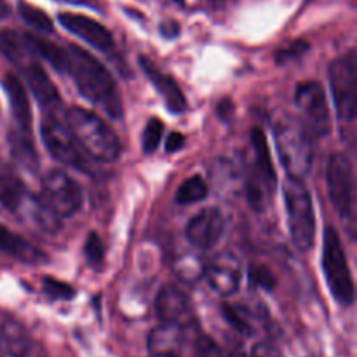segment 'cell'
<instances>
[{"label": "cell", "mask_w": 357, "mask_h": 357, "mask_svg": "<svg viewBox=\"0 0 357 357\" xmlns=\"http://www.w3.org/2000/svg\"><path fill=\"white\" fill-rule=\"evenodd\" d=\"M66 52L68 59L65 72L70 73L79 93L87 101L107 112L112 119H121L122 100L110 72L91 52L77 45H68Z\"/></svg>", "instance_id": "6da1fadb"}, {"label": "cell", "mask_w": 357, "mask_h": 357, "mask_svg": "<svg viewBox=\"0 0 357 357\" xmlns=\"http://www.w3.org/2000/svg\"><path fill=\"white\" fill-rule=\"evenodd\" d=\"M66 124L72 129L80 149L101 162H114L122 152L121 142L114 129L93 112L72 107L66 112Z\"/></svg>", "instance_id": "7a4b0ae2"}, {"label": "cell", "mask_w": 357, "mask_h": 357, "mask_svg": "<svg viewBox=\"0 0 357 357\" xmlns=\"http://www.w3.org/2000/svg\"><path fill=\"white\" fill-rule=\"evenodd\" d=\"M275 146L288 178L302 180L309 174L314 160L312 136L302 122L291 117L279 119L274 126Z\"/></svg>", "instance_id": "3957f363"}, {"label": "cell", "mask_w": 357, "mask_h": 357, "mask_svg": "<svg viewBox=\"0 0 357 357\" xmlns=\"http://www.w3.org/2000/svg\"><path fill=\"white\" fill-rule=\"evenodd\" d=\"M286 215L293 243L302 251H309L316 237V215L310 192L302 180L288 178L284 183Z\"/></svg>", "instance_id": "277c9868"}, {"label": "cell", "mask_w": 357, "mask_h": 357, "mask_svg": "<svg viewBox=\"0 0 357 357\" xmlns=\"http://www.w3.org/2000/svg\"><path fill=\"white\" fill-rule=\"evenodd\" d=\"M323 268L331 295L342 305L354 302V281L345 257L344 244L333 227H326L323 241Z\"/></svg>", "instance_id": "5b68a950"}, {"label": "cell", "mask_w": 357, "mask_h": 357, "mask_svg": "<svg viewBox=\"0 0 357 357\" xmlns=\"http://www.w3.org/2000/svg\"><path fill=\"white\" fill-rule=\"evenodd\" d=\"M330 84L333 94L335 110L342 126H351L356 119L357 108V73L356 52L335 59L330 65Z\"/></svg>", "instance_id": "8992f818"}, {"label": "cell", "mask_w": 357, "mask_h": 357, "mask_svg": "<svg viewBox=\"0 0 357 357\" xmlns=\"http://www.w3.org/2000/svg\"><path fill=\"white\" fill-rule=\"evenodd\" d=\"M42 143L47 149V152L54 157L58 162L72 166L75 169H86V157L84 150L80 149L79 142L73 136L72 129L56 115H44L40 124Z\"/></svg>", "instance_id": "52a82bcc"}, {"label": "cell", "mask_w": 357, "mask_h": 357, "mask_svg": "<svg viewBox=\"0 0 357 357\" xmlns=\"http://www.w3.org/2000/svg\"><path fill=\"white\" fill-rule=\"evenodd\" d=\"M295 103L302 114V124L310 136L324 138L330 132V108L326 93L316 80H307L296 87Z\"/></svg>", "instance_id": "ba28073f"}, {"label": "cell", "mask_w": 357, "mask_h": 357, "mask_svg": "<svg viewBox=\"0 0 357 357\" xmlns=\"http://www.w3.org/2000/svg\"><path fill=\"white\" fill-rule=\"evenodd\" d=\"M42 201L59 218H68L80 209L82 190L65 171L52 169L42 180Z\"/></svg>", "instance_id": "9c48e42d"}, {"label": "cell", "mask_w": 357, "mask_h": 357, "mask_svg": "<svg viewBox=\"0 0 357 357\" xmlns=\"http://www.w3.org/2000/svg\"><path fill=\"white\" fill-rule=\"evenodd\" d=\"M328 195L340 216H349L354 204V173L351 160L342 153H333L326 166Z\"/></svg>", "instance_id": "30bf717a"}, {"label": "cell", "mask_w": 357, "mask_h": 357, "mask_svg": "<svg viewBox=\"0 0 357 357\" xmlns=\"http://www.w3.org/2000/svg\"><path fill=\"white\" fill-rule=\"evenodd\" d=\"M209 288L220 296H232L243 281V264L232 253H222L204 268Z\"/></svg>", "instance_id": "8fae6325"}, {"label": "cell", "mask_w": 357, "mask_h": 357, "mask_svg": "<svg viewBox=\"0 0 357 357\" xmlns=\"http://www.w3.org/2000/svg\"><path fill=\"white\" fill-rule=\"evenodd\" d=\"M225 232V216L218 208H206L188 222L187 239L197 250H211Z\"/></svg>", "instance_id": "7c38bea8"}, {"label": "cell", "mask_w": 357, "mask_h": 357, "mask_svg": "<svg viewBox=\"0 0 357 357\" xmlns=\"http://www.w3.org/2000/svg\"><path fill=\"white\" fill-rule=\"evenodd\" d=\"M157 316L162 323L188 328L195 323V314L187 293L173 284L164 286L155 300Z\"/></svg>", "instance_id": "4fadbf2b"}, {"label": "cell", "mask_w": 357, "mask_h": 357, "mask_svg": "<svg viewBox=\"0 0 357 357\" xmlns=\"http://www.w3.org/2000/svg\"><path fill=\"white\" fill-rule=\"evenodd\" d=\"M58 20L65 30H68L75 37L82 38L84 42L93 45L94 49L107 52L114 47V37H112L110 31L93 17L75 13H61Z\"/></svg>", "instance_id": "5bb4252c"}, {"label": "cell", "mask_w": 357, "mask_h": 357, "mask_svg": "<svg viewBox=\"0 0 357 357\" xmlns=\"http://www.w3.org/2000/svg\"><path fill=\"white\" fill-rule=\"evenodd\" d=\"M139 66H142L143 73L149 77V80L152 82V86L155 87L157 93L160 94V98L166 103L167 110L171 114H183L187 110V98H185L183 91L180 89V86L176 84V80L173 79L167 73L160 72L153 61H150L149 58H139Z\"/></svg>", "instance_id": "9a60e30c"}, {"label": "cell", "mask_w": 357, "mask_h": 357, "mask_svg": "<svg viewBox=\"0 0 357 357\" xmlns=\"http://www.w3.org/2000/svg\"><path fill=\"white\" fill-rule=\"evenodd\" d=\"M0 251L16 258V260L23 261V264L38 265L47 261L44 251L38 250L37 246L28 243L26 239L20 237L17 234H14L13 230H9L2 223H0Z\"/></svg>", "instance_id": "2e32d148"}, {"label": "cell", "mask_w": 357, "mask_h": 357, "mask_svg": "<svg viewBox=\"0 0 357 357\" xmlns=\"http://www.w3.org/2000/svg\"><path fill=\"white\" fill-rule=\"evenodd\" d=\"M3 89H6L7 98H9L10 110H13L14 119H16L17 126H20L21 132L24 131V135L30 132L31 126V110H30V101H28L26 91H24L23 82L20 80V77L14 75V73H7L3 77Z\"/></svg>", "instance_id": "e0dca14e"}, {"label": "cell", "mask_w": 357, "mask_h": 357, "mask_svg": "<svg viewBox=\"0 0 357 357\" xmlns=\"http://www.w3.org/2000/svg\"><path fill=\"white\" fill-rule=\"evenodd\" d=\"M31 342L17 321L7 319L0 326V357H28Z\"/></svg>", "instance_id": "ac0fdd59"}, {"label": "cell", "mask_w": 357, "mask_h": 357, "mask_svg": "<svg viewBox=\"0 0 357 357\" xmlns=\"http://www.w3.org/2000/svg\"><path fill=\"white\" fill-rule=\"evenodd\" d=\"M146 345L152 354H180L185 345V328L162 323L153 328Z\"/></svg>", "instance_id": "d6986e66"}, {"label": "cell", "mask_w": 357, "mask_h": 357, "mask_svg": "<svg viewBox=\"0 0 357 357\" xmlns=\"http://www.w3.org/2000/svg\"><path fill=\"white\" fill-rule=\"evenodd\" d=\"M21 70H23L24 79H26L28 86H30L31 93L35 94L38 103L44 108H54V105L59 103V94L54 84L49 80L44 68L37 61H30Z\"/></svg>", "instance_id": "ffe728a7"}, {"label": "cell", "mask_w": 357, "mask_h": 357, "mask_svg": "<svg viewBox=\"0 0 357 357\" xmlns=\"http://www.w3.org/2000/svg\"><path fill=\"white\" fill-rule=\"evenodd\" d=\"M0 52L20 68L33 61L31 58L35 56L30 49V44H28L26 33H21L16 30L0 31Z\"/></svg>", "instance_id": "44dd1931"}, {"label": "cell", "mask_w": 357, "mask_h": 357, "mask_svg": "<svg viewBox=\"0 0 357 357\" xmlns=\"http://www.w3.org/2000/svg\"><path fill=\"white\" fill-rule=\"evenodd\" d=\"M251 145L255 150V173L261 178V180L267 183V187L271 190L275 188V169L274 164H272V153L268 150L267 138H265V132L261 129L255 128L251 131Z\"/></svg>", "instance_id": "7402d4cb"}, {"label": "cell", "mask_w": 357, "mask_h": 357, "mask_svg": "<svg viewBox=\"0 0 357 357\" xmlns=\"http://www.w3.org/2000/svg\"><path fill=\"white\" fill-rule=\"evenodd\" d=\"M28 195H30V192L26 190L23 181L10 169L0 167V204L16 215Z\"/></svg>", "instance_id": "603a6c76"}, {"label": "cell", "mask_w": 357, "mask_h": 357, "mask_svg": "<svg viewBox=\"0 0 357 357\" xmlns=\"http://www.w3.org/2000/svg\"><path fill=\"white\" fill-rule=\"evenodd\" d=\"M26 38L35 56H40L42 59H45V61H47L52 68L58 70V72H65L66 59H68V52H66L65 47L31 33H26Z\"/></svg>", "instance_id": "cb8c5ba5"}, {"label": "cell", "mask_w": 357, "mask_h": 357, "mask_svg": "<svg viewBox=\"0 0 357 357\" xmlns=\"http://www.w3.org/2000/svg\"><path fill=\"white\" fill-rule=\"evenodd\" d=\"M213 183L223 192V194H237L241 188V176L229 160H218L213 166Z\"/></svg>", "instance_id": "d4e9b609"}, {"label": "cell", "mask_w": 357, "mask_h": 357, "mask_svg": "<svg viewBox=\"0 0 357 357\" xmlns=\"http://www.w3.org/2000/svg\"><path fill=\"white\" fill-rule=\"evenodd\" d=\"M174 274L178 275V279H181L187 284H194L199 279L204 278V264L199 257L195 255L187 253L181 255L174 260Z\"/></svg>", "instance_id": "484cf974"}, {"label": "cell", "mask_w": 357, "mask_h": 357, "mask_svg": "<svg viewBox=\"0 0 357 357\" xmlns=\"http://www.w3.org/2000/svg\"><path fill=\"white\" fill-rule=\"evenodd\" d=\"M206 197H208V185H206L204 178L199 174L183 181L176 192V202L181 206L195 204V202L204 201Z\"/></svg>", "instance_id": "4316f807"}, {"label": "cell", "mask_w": 357, "mask_h": 357, "mask_svg": "<svg viewBox=\"0 0 357 357\" xmlns=\"http://www.w3.org/2000/svg\"><path fill=\"white\" fill-rule=\"evenodd\" d=\"M17 10H20V16L37 31H42V33H51V31L54 30L51 17H49L44 10L38 9V7L30 6V3L26 2H21L20 6H17Z\"/></svg>", "instance_id": "83f0119b"}, {"label": "cell", "mask_w": 357, "mask_h": 357, "mask_svg": "<svg viewBox=\"0 0 357 357\" xmlns=\"http://www.w3.org/2000/svg\"><path fill=\"white\" fill-rule=\"evenodd\" d=\"M223 316L229 321L230 326L243 335H251L253 324H251L250 312L241 305H223Z\"/></svg>", "instance_id": "f1b7e54d"}, {"label": "cell", "mask_w": 357, "mask_h": 357, "mask_svg": "<svg viewBox=\"0 0 357 357\" xmlns=\"http://www.w3.org/2000/svg\"><path fill=\"white\" fill-rule=\"evenodd\" d=\"M162 132H164L162 121L157 117L150 119V121L146 122L145 129H143V136H142L143 152L145 153L155 152L157 146L160 145V139H162Z\"/></svg>", "instance_id": "f546056e"}, {"label": "cell", "mask_w": 357, "mask_h": 357, "mask_svg": "<svg viewBox=\"0 0 357 357\" xmlns=\"http://www.w3.org/2000/svg\"><path fill=\"white\" fill-rule=\"evenodd\" d=\"M28 135H14L10 138V143H13L14 155L20 162H23L24 166H28L30 169H35L37 167V155H35V150L31 146V143L28 142Z\"/></svg>", "instance_id": "4dcf8cb0"}, {"label": "cell", "mask_w": 357, "mask_h": 357, "mask_svg": "<svg viewBox=\"0 0 357 357\" xmlns=\"http://www.w3.org/2000/svg\"><path fill=\"white\" fill-rule=\"evenodd\" d=\"M248 275H250V281L255 286L265 289V291H274L275 284H278L274 272L268 267H265V265H253V267H250Z\"/></svg>", "instance_id": "1f68e13d"}, {"label": "cell", "mask_w": 357, "mask_h": 357, "mask_svg": "<svg viewBox=\"0 0 357 357\" xmlns=\"http://www.w3.org/2000/svg\"><path fill=\"white\" fill-rule=\"evenodd\" d=\"M42 289H44L45 295L54 300H72L75 296V289L72 286L54 278H45L42 281Z\"/></svg>", "instance_id": "d6a6232c"}, {"label": "cell", "mask_w": 357, "mask_h": 357, "mask_svg": "<svg viewBox=\"0 0 357 357\" xmlns=\"http://www.w3.org/2000/svg\"><path fill=\"white\" fill-rule=\"evenodd\" d=\"M84 253H86L87 260L91 265H98L103 261L105 258V246L103 241L100 239L96 232H91L89 237L86 241V246H84Z\"/></svg>", "instance_id": "836d02e7"}, {"label": "cell", "mask_w": 357, "mask_h": 357, "mask_svg": "<svg viewBox=\"0 0 357 357\" xmlns=\"http://www.w3.org/2000/svg\"><path fill=\"white\" fill-rule=\"evenodd\" d=\"M195 351H197L199 357H225L218 344L209 337H204V335L199 337L197 342H195Z\"/></svg>", "instance_id": "e575fe53"}, {"label": "cell", "mask_w": 357, "mask_h": 357, "mask_svg": "<svg viewBox=\"0 0 357 357\" xmlns=\"http://www.w3.org/2000/svg\"><path fill=\"white\" fill-rule=\"evenodd\" d=\"M307 47H309V44L298 40V42H295L293 45H289V47L278 51V54H275V59H278V63H286V61H289V59L296 58V56L303 54V51H305Z\"/></svg>", "instance_id": "d590c367"}, {"label": "cell", "mask_w": 357, "mask_h": 357, "mask_svg": "<svg viewBox=\"0 0 357 357\" xmlns=\"http://www.w3.org/2000/svg\"><path fill=\"white\" fill-rule=\"evenodd\" d=\"M250 357H284V356L281 354V351H279L275 345L268 344V342H260V344L255 345Z\"/></svg>", "instance_id": "8d00e7d4"}, {"label": "cell", "mask_w": 357, "mask_h": 357, "mask_svg": "<svg viewBox=\"0 0 357 357\" xmlns=\"http://www.w3.org/2000/svg\"><path fill=\"white\" fill-rule=\"evenodd\" d=\"M183 146H185V136L181 135V132H171V135L167 136L166 150L169 153L178 152V150H181Z\"/></svg>", "instance_id": "74e56055"}, {"label": "cell", "mask_w": 357, "mask_h": 357, "mask_svg": "<svg viewBox=\"0 0 357 357\" xmlns=\"http://www.w3.org/2000/svg\"><path fill=\"white\" fill-rule=\"evenodd\" d=\"M230 357H248L246 352H243L241 349H236V351L230 352Z\"/></svg>", "instance_id": "f35d334b"}, {"label": "cell", "mask_w": 357, "mask_h": 357, "mask_svg": "<svg viewBox=\"0 0 357 357\" xmlns=\"http://www.w3.org/2000/svg\"><path fill=\"white\" fill-rule=\"evenodd\" d=\"M152 357H181L180 354H152Z\"/></svg>", "instance_id": "ab89813d"}]
</instances>
